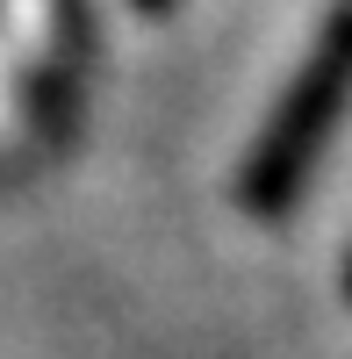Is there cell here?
I'll list each match as a JSON object with an SVG mask.
<instances>
[{
	"label": "cell",
	"mask_w": 352,
	"mask_h": 359,
	"mask_svg": "<svg viewBox=\"0 0 352 359\" xmlns=\"http://www.w3.org/2000/svg\"><path fill=\"white\" fill-rule=\"evenodd\" d=\"M345 108H352V0H331L316 43L302 50L295 79L280 86V101L266 108V130L252 137V151L238 165V208L252 223H280L302 208Z\"/></svg>",
	"instance_id": "obj_1"
},
{
	"label": "cell",
	"mask_w": 352,
	"mask_h": 359,
	"mask_svg": "<svg viewBox=\"0 0 352 359\" xmlns=\"http://www.w3.org/2000/svg\"><path fill=\"white\" fill-rule=\"evenodd\" d=\"M137 8H144V15H165V8H172V0H137Z\"/></svg>",
	"instance_id": "obj_2"
},
{
	"label": "cell",
	"mask_w": 352,
	"mask_h": 359,
	"mask_svg": "<svg viewBox=\"0 0 352 359\" xmlns=\"http://www.w3.org/2000/svg\"><path fill=\"white\" fill-rule=\"evenodd\" d=\"M345 294H352V259H345Z\"/></svg>",
	"instance_id": "obj_3"
}]
</instances>
